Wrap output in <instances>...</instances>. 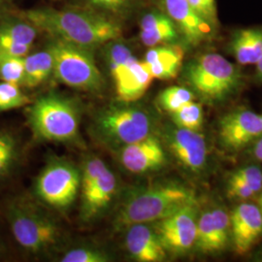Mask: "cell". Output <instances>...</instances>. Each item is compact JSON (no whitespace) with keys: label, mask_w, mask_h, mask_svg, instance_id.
Listing matches in <instances>:
<instances>
[{"label":"cell","mask_w":262,"mask_h":262,"mask_svg":"<svg viewBox=\"0 0 262 262\" xmlns=\"http://www.w3.org/2000/svg\"><path fill=\"white\" fill-rule=\"evenodd\" d=\"M21 17L34 28L84 48L99 46L122 35L121 27L99 15L49 8L28 10Z\"/></svg>","instance_id":"cell-1"},{"label":"cell","mask_w":262,"mask_h":262,"mask_svg":"<svg viewBox=\"0 0 262 262\" xmlns=\"http://www.w3.org/2000/svg\"><path fill=\"white\" fill-rule=\"evenodd\" d=\"M190 203H195V196L187 187L174 184L146 187L126 197L116 216V227L158 222Z\"/></svg>","instance_id":"cell-2"},{"label":"cell","mask_w":262,"mask_h":262,"mask_svg":"<svg viewBox=\"0 0 262 262\" xmlns=\"http://www.w3.org/2000/svg\"><path fill=\"white\" fill-rule=\"evenodd\" d=\"M47 50L53 56V72L60 82L86 92L103 88V77L88 48L55 38Z\"/></svg>","instance_id":"cell-3"},{"label":"cell","mask_w":262,"mask_h":262,"mask_svg":"<svg viewBox=\"0 0 262 262\" xmlns=\"http://www.w3.org/2000/svg\"><path fill=\"white\" fill-rule=\"evenodd\" d=\"M34 134L44 140H74L79 131V112L68 99L56 94L39 98L29 112Z\"/></svg>","instance_id":"cell-4"},{"label":"cell","mask_w":262,"mask_h":262,"mask_svg":"<svg viewBox=\"0 0 262 262\" xmlns=\"http://www.w3.org/2000/svg\"><path fill=\"white\" fill-rule=\"evenodd\" d=\"M186 76L193 90L207 101H220L238 86L240 74L234 64L219 54L197 57L187 67Z\"/></svg>","instance_id":"cell-5"},{"label":"cell","mask_w":262,"mask_h":262,"mask_svg":"<svg viewBox=\"0 0 262 262\" xmlns=\"http://www.w3.org/2000/svg\"><path fill=\"white\" fill-rule=\"evenodd\" d=\"M151 127L150 115L128 103L111 106L96 119V128L100 136L113 145L122 147L150 136Z\"/></svg>","instance_id":"cell-6"},{"label":"cell","mask_w":262,"mask_h":262,"mask_svg":"<svg viewBox=\"0 0 262 262\" xmlns=\"http://www.w3.org/2000/svg\"><path fill=\"white\" fill-rule=\"evenodd\" d=\"M81 177L69 163L56 161L49 164L37 180L39 197L50 206L64 209L75 200Z\"/></svg>","instance_id":"cell-7"},{"label":"cell","mask_w":262,"mask_h":262,"mask_svg":"<svg viewBox=\"0 0 262 262\" xmlns=\"http://www.w3.org/2000/svg\"><path fill=\"white\" fill-rule=\"evenodd\" d=\"M196 226V204L190 203L158 221L155 230L166 252L184 254L195 243Z\"/></svg>","instance_id":"cell-8"},{"label":"cell","mask_w":262,"mask_h":262,"mask_svg":"<svg viewBox=\"0 0 262 262\" xmlns=\"http://www.w3.org/2000/svg\"><path fill=\"white\" fill-rule=\"evenodd\" d=\"M10 220L15 239L26 250L37 253L56 244L57 227L44 215L16 209Z\"/></svg>","instance_id":"cell-9"},{"label":"cell","mask_w":262,"mask_h":262,"mask_svg":"<svg viewBox=\"0 0 262 262\" xmlns=\"http://www.w3.org/2000/svg\"><path fill=\"white\" fill-rule=\"evenodd\" d=\"M220 139L226 149L239 150L262 134V116L251 111H236L220 122Z\"/></svg>","instance_id":"cell-10"},{"label":"cell","mask_w":262,"mask_h":262,"mask_svg":"<svg viewBox=\"0 0 262 262\" xmlns=\"http://www.w3.org/2000/svg\"><path fill=\"white\" fill-rule=\"evenodd\" d=\"M230 223L235 251L239 254L249 253L262 236V215L259 208L249 203L236 207L230 216Z\"/></svg>","instance_id":"cell-11"},{"label":"cell","mask_w":262,"mask_h":262,"mask_svg":"<svg viewBox=\"0 0 262 262\" xmlns=\"http://www.w3.org/2000/svg\"><path fill=\"white\" fill-rule=\"evenodd\" d=\"M165 160V152L160 142L150 135L143 140L123 146L121 152L122 165L135 174L160 168Z\"/></svg>","instance_id":"cell-12"},{"label":"cell","mask_w":262,"mask_h":262,"mask_svg":"<svg viewBox=\"0 0 262 262\" xmlns=\"http://www.w3.org/2000/svg\"><path fill=\"white\" fill-rule=\"evenodd\" d=\"M169 149L175 158L187 168L199 171L206 162L205 138L198 131L177 128L168 137Z\"/></svg>","instance_id":"cell-13"},{"label":"cell","mask_w":262,"mask_h":262,"mask_svg":"<svg viewBox=\"0 0 262 262\" xmlns=\"http://www.w3.org/2000/svg\"><path fill=\"white\" fill-rule=\"evenodd\" d=\"M168 16L187 42L199 44L210 36L213 27L201 18L187 0H164Z\"/></svg>","instance_id":"cell-14"},{"label":"cell","mask_w":262,"mask_h":262,"mask_svg":"<svg viewBox=\"0 0 262 262\" xmlns=\"http://www.w3.org/2000/svg\"><path fill=\"white\" fill-rule=\"evenodd\" d=\"M125 246L131 256L140 262L163 261L166 250L154 228L147 224H136L128 227Z\"/></svg>","instance_id":"cell-15"},{"label":"cell","mask_w":262,"mask_h":262,"mask_svg":"<svg viewBox=\"0 0 262 262\" xmlns=\"http://www.w3.org/2000/svg\"><path fill=\"white\" fill-rule=\"evenodd\" d=\"M114 81L118 99L123 103H132L147 92L152 77L143 61L133 56Z\"/></svg>","instance_id":"cell-16"},{"label":"cell","mask_w":262,"mask_h":262,"mask_svg":"<svg viewBox=\"0 0 262 262\" xmlns=\"http://www.w3.org/2000/svg\"><path fill=\"white\" fill-rule=\"evenodd\" d=\"M184 51L179 46H155L146 54L143 63L152 79L170 80L181 69Z\"/></svg>","instance_id":"cell-17"},{"label":"cell","mask_w":262,"mask_h":262,"mask_svg":"<svg viewBox=\"0 0 262 262\" xmlns=\"http://www.w3.org/2000/svg\"><path fill=\"white\" fill-rule=\"evenodd\" d=\"M140 28L141 41L148 47L173 43L179 39L178 28L174 21L160 12L145 15L141 19Z\"/></svg>","instance_id":"cell-18"},{"label":"cell","mask_w":262,"mask_h":262,"mask_svg":"<svg viewBox=\"0 0 262 262\" xmlns=\"http://www.w3.org/2000/svg\"><path fill=\"white\" fill-rule=\"evenodd\" d=\"M117 188V180L108 167L86 191L83 192V219L88 221L109 205Z\"/></svg>","instance_id":"cell-19"},{"label":"cell","mask_w":262,"mask_h":262,"mask_svg":"<svg viewBox=\"0 0 262 262\" xmlns=\"http://www.w3.org/2000/svg\"><path fill=\"white\" fill-rule=\"evenodd\" d=\"M231 51L240 64H255L262 56V29L239 30L232 38Z\"/></svg>","instance_id":"cell-20"},{"label":"cell","mask_w":262,"mask_h":262,"mask_svg":"<svg viewBox=\"0 0 262 262\" xmlns=\"http://www.w3.org/2000/svg\"><path fill=\"white\" fill-rule=\"evenodd\" d=\"M53 56L48 50L25 56V72L21 84L29 89L36 88L47 80L53 72Z\"/></svg>","instance_id":"cell-21"},{"label":"cell","mask_w":262,"mask_h":262,"mask_svg":"<svg viewBox=\"0 0 262 262\" xmlns=\"http://www.w3.org/2000/svg\"><path fill=\"white\" fill-rule=\"evenodd\" d=\"M197 249L204 253H215L224 251L215 233L211 212H205L197 220L195 243Z\"/></svg>","instance_id":"cell-22"},{"label":"cell","mask_w":262,"mask_h":262,"mask_svg":"<svg viewBox=\"0 0 262 262\" xmlns=\"http://www.w3.org/2000/svg\"><path fill=\"white\" fill-rule=\"evenodd\" d=\"M172 120L179 128L198 131L203 124V109L200 104L190 101L172 113Z\"/></svg>","instance_id":"cell-23"},{"label":"cell","mask_w":262,"mask_h":262,"mask_svg":"<svg viewBox=\"0 0 262 262\" xmlns=\"http://www.w3.org/2000/svg\"><path fill=\"white\" fill-rule=\"evenodd\" d=\"M25 57L12 56L0 51V78L4 82L23 84Z\"/></svg>","instance_id":"cell-24"},{"label":"cell","mask_w":262,"mask_h":262,"mask_svg":"<svg viewBox=\"0 0 262 262\" xmlns=\"http://www.w3.org/2000/svg\"><path fill=\"white\" fill-rule=\"evenodd\" d=\"M192 100L193 94L182 86H170L159 94L160 106L171 114Z\"/></svg>","instance_id":"cell-25"},{"label":"cell","mask_w":262,"mask_h":262,"mask_svg":"<svg viewBox=\"0 0 262 262\" xmlns=\"http://www.w3.org/2000/svg\"><path fill=\"white\" fill-rule=\"evenodd\" d=\"M0 33L25 45L32 46L37 29L29 23H5L0 26Z\"/></svg>","instance_id":"cell-26"},{"label":"cell","mask_w":262,"mask_h":262,"mask_svg":"<svg viewBox=\"0 0 262 262\" xmlns=\"http://www.w3.org/2000/svg\"><path fill=\"white\" fill-rule=\"evenodd\" d=\"M29 102L28 96L23 94L19 84L0 83V111H8L25 106Z\"/></svg>","instance_id":"cell-27"},{"label":"cell","mask_w":262,"mask_h":262,"mask_svg":"<svg viewBox=\"0 0 262 262\" xmlns=\"http://www.w3.org/2000/svg\"><path fill=\"white\" fill-rule=\"evenodd\" d=\"M133 56L130 50L122 43L113 44L108 50V64L113 79L121 73Z\"/></svg>","instance_id":"cell-28"},{"label":"cell","mask_w":262,"mask_h":262,"mask_svg":"<svg viewBox=\"0 0 262 262\" xmlns=\"http://www.w3.org/2000/svg\"><path fill=\"white\" fill-rule=\"evenodd\" d=\"M211 214H212L213 223L215 225V233L217 236V239L225 250L226 246L228 245L230 233H231L230 216L227 215L225 210L220 208L214 209L211 212Z\"/></svg>","instance_id":"cell-29"},{"label":"cell","mask_w":262,"mask_h":262,"mask_svg":"<svg viewBox=\"0 0 262 262\" xmlns=\"http://www.w3.org/2000/svg\"><path fill=\"white\" fill-rule=\"evenodd\" d=\"M107 168L106 164L98 158L90 159L84 164L83 175H82V188L83 192L86 191L90 187L94 185L98 177L103 173Z\"/></svg>","instance_id":"cell-30"},{"label":"cell","mask_w":262,"mask_h":262,"mask_svg":"<svg viewBox=\"0 0 262 262\" xmlns=\"http://www.w3.org/2000/svg\"><path fill=\"white\" fill-rule=\"evenodd\" d=\"M108 256L103 253L93 249H74L66 253L62 257V262H106Z\"/></svg>","instance_id":"cell-31"},{"label":"cell","mask_w":262,"mask_h":262,"mask_svg":"<svg viewBox=\"0 0 262 262\" xmlns=\"http://www.w3.org/2000/svg\"><path fill=\"white\" fill-rule=\"evenodd\" d=\"M15 155V142L13 138L3 134L0 135V176L8 169Z\"/></svg>","instance_id":"cell-32"},{"label":"cell","mask_w":262,"mask_h":262,"mask_svg":"<svg viewBox=\"0 0 262 262\" xmlns=\"http://www.w3.org/2000/svg\"><path fill=\"white\" fill-rule=\"evenodd\" d=\"M255 193L251 187L246 183H244L241 179L236 174H233L229 180L228 187H227V195L230 198L246 200L253 196Z\"/></svg>","instance_id":"cell-33"},{"label":"cell","mask_w":262,"mask_h":262,"mask_svg":"<svg viewBox=\"0 0 262 262\" xmlns=\"http://www.w3.org/2000/svg\"><path fill=\"white\" fill-rule=\"evenodd\" d=\"M235 174L256 193L262 187V172L255 166L240 169Z\"/></svg>","instance_id":"cell-34"},{"label":"cell","mask_w":262,"mask_h":262,"mask_svg":"<svg viewBox=\"0 0 262 262\" xmlns=\"http://www.w3.org/2000/svg\"><path fill=\"white\" fill-rule=\"evenodd\" d=\"M30 49L31 46L14 41L0 33V51L1 52H4L12 56L25 57L29 53Z\"/></svg>","instance_id":"cell-35"},{"label":"cell","mask_w":262,"mask_h":262,"mask_svg":"<svg viewBox=\"0 0 262 262\" xmlns=\"http://www.w3.org/2000/svg\"><path fill=\"white\" fill-rule=\"evenodd\" d=\"M88 1L94 6L116 12L127 7L134 0H88Z\"/></svg>","instance_id":"cell-36"},{"label":"cell","mask_w":262,"mask_h":262,"mask_svg":"<svg viewBox=\"0 0 262 262\" xmlns=\"http://www.w3.org/2000/svg\"><path fill=\"white\" fill-rule=\"evenodd\" d=\"M204 5L206 6L207 9L210 11V13L217 19V12H216V5H215V0H201Z\"/></svg>","instance_id":"cell-37"},{"label":"cell","mask_w":262,"mask_h":262,"mask_svg":"<svg viewBox=\"0 0 262 262\" xmlns=\"http://www.w3.org/2000/svg\"><path fill=\"white\" fill-rule=\"evenodd\" d=\"M253 155H254L255 159L262 161V137H260L256 142L254 149H253Z\"/></svg>","instance_id":"cell-38"},{"label":"cell","mask_w":262,"mask_h":262,"mask_svg":"<svg viewBox=\"0 0 262 262\" xmlns=\"http://www.w3.org/2000/svg\"><path fill=\"white\" fill-rule=\"evenodd\" d=\"M256 67H257V74L258 77L262 80V56L258 59V61L255 63Z\"/></svg>","instance_id":"cell-39"},{"label":"cell","mask_w":262,"mask_h":262,"mask_svg":"<svg viewBox=\"0 0 262 262\" xmlns=\"http://www.w3.org/2000/svg\"><path fill=\"white\" fill-rule=\"evenodd\" d=\"M257 204H258V208H259V210H260V212H261L262 215V194L259 195V197L257 198Z\"/></svg>","instance_id":"cell-40"}]
</instances>
